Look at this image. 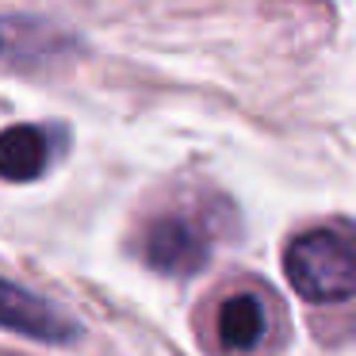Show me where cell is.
I'll return each mask as SVG.
<instances>
[{"label":"cell","mask_w":356,"mask_h":356,"mask_svg":"<svg viewBox=\"0 0 356 356\" xmlns=\"http://www.w3.org/2000/svg\"><path fill=\"white\" fill-rule=\"evenodd\" d=\"M47 161H50V142L39 127H8L0 131V177L4 180H35L47 172Z\"/></svg>","instance_id":"obj_5"},{"label":"cell","mask_w":356,"mask_h":356,"mask_svg":"<svg viewBox=\"0 0 356 356\" xmlns=\"http://www.w3.org/2000/svg\"><path fill=\"white\" fill-rule=\"evenodd\" d=\"M192 325L207 356H280L287 348L284 299L261 276H226L195 302Z\"/></svg>","instance_id":"obj_1"},{"label":"cell","mask_w":356,"mask_h":356,"mask_svg":"<svg viewBox=\"0 0 356 356\" xmlns=\"http://www.w3.org/2000/svg\"><path fill=\"white\" fill-rule=\"evenodd\" d=\"M284 272L310 314H318V330L341 322L337 337H345V318L356 322V226L318 222L295 234L284 249Z\"/></svg>","instance_id":"obj_2"},{"label":"cell","mask_w":356,"mask_h":356,"mask_svg":"<svg viewBox=\"0 0 356 356\" xmlns=\"http://www.w3.org/2000/svg\"><path fill=\"white\" fill-rule=\"evenodd\" d=\"M138 253L161 276H172V280L195 276L211 261V230L192 215L165 211V215H154L142 226Z\"/></svg>","instance_id":"obj_3"},{"label":"cell","mask_w":356,"mask_h":356,"mask_svg":"<svg viewBox=\"0 0 356 356\" xmlns=\"http://www.w3.org/2000/svg\"><path fill=\"white\" fill-rule=\"evenodd\" d=\"M0 330H12L19 337L42 341V345H70L81 337V325L54 302L24 291V287L0 280Z\"/></svg>","instance_id":"obj_4"}]
</instances>
